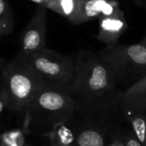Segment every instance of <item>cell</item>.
<instances>
[{
	"mask_svg": "<svg viewBox=\"0 0 146 146\" xmlns=\"http://www.w3.org/2000/svg\"><path fill=\"white\" fill-rule=\"evenodd\" d=\"M26 135L22 128L6 131L1 135L0 146H27Z\"/></svg>",
	"mask_w": 146,
	"mask_h": 146,
	"instance_id": "15",
	"label": "cell"
},
{
	"mask_svg": "<svg viewBox=\"0 0 146 146\" xmlns=\"http://www.w3.org/2000/svg\"><path fill=\"white\" fill-rule=\"evenodd\" d=\"M15 16L9 0H0V38L9 36L14 31Z\"/></svg>",
	"mask_w": 146,
	"mask_h": 146,
	"instance_id": "14",
	"label": "cell"
},
{
	"mask_svg": "<svg viewBox=\"0 0 146 146\" xmlns=\"http://www.w3.org/2000/svg\"><path fill=\"white\" fill-rule=\"evenodd\" d=\"M133 1L137 5L146 9V0H133Z\"/></svg>",
	"mask_w": 146,
	"mask_h": 146,
	"instance_id": "20",
	"label": "cell"
},
{
	"mask_svg": "<svg viewBox=\"0 0 146 146\" xmlns=\"http://www.w3.org/2000/svg\"><path fill=\"white\" fill-rule=\"evenodd\" d=\"M74 79L65 87L76 101L101 98L120 89L98 53L89 50H79L74 59Z\"/></svg>",
	"mask_w": 146,
	"mask_h": 146,
	"instance_id": "3",
	"label": "cell"
},
{
	"mask_svg": "<svg viewBox=\"0 0 146 146\" xmlns=\"http://www.w3.org/2000/svg\"><path fill=\"white\" fill-rule=\"evenodd\" d=\"M76 100L65 86H46L29 103L24 114L22 129L27 134L33 129L44 135L56 125L71 119Z\"/></svg>",
	"mask_w": 146,
	"mask_h": 146,
	"instance_id": "2",
	"label": "cell"
},
{
	"mask_svg": "<svg viewBox=\"0 0 146 146\" xmlns=\"http://www.w3.org/2000/svg\"><path fill=\"white\" fill-rule=\"evenodd\" d=\"M98 53L111 71L118 88L123 92L146 74V45L140 42L105 46Z\"/></svg>",
	"mask_w": 146,
	"mask_h": 146,
	"instance_id": "5",
	"label": "cell"
},
{
	"mask_svg": "<svg viewBox=\"0 0 146 146\" xmlns=\"http://www.w3.org/2000/svg\"><path fill=\"white\" fill-rule=\"evenodd\" d=\"M27 146H30V145H27Z\"/></svg>",
	"mask_w": 146,
	"mask_h": 146,
	"instance_id": "23",
	"label": "cell"
},
{
	"mask_svg": "<svg viewBox=\"0 0 146 146\" xmlns=\"http://www.w3.org/2000/svg\"><path fill=\"white\" fill-rule=\"evenodd\" d=\"M27 58L47 85L67 86L74 79V59L67 55L45 47Z\"/></svg>",
	"mask_w": 146,
	"mask_h": 146,
	"instance_id": "6",
	"label": "cell"
},
{
	"mask_svg": "<svg viewBox=\"0 0 146 146\" xmlns=\"http://www.w3.org/2000/svg\"><path fill=\"white\" fill-rule=\"evenodd\" d=\"M121 135L126 146H142L127 123L125 126L121 124Z\"/></svg>",
	"mask_w": 146,
	"mask_h": 146,
	"instance_id": "17",
	"label": "cell"
},
{
	"mask_svg": "<svg viewBox=\"0 0 146 146\" xmlns=\"http://www.w3.org/2000/svg\"><path fill=\"white\" fill-rule=\"evenodd\" d=\"M81 1L82 0H50L45 8L69 21L78 11Z\"/></svg>",
	"mask_w": 146,
	"mask_h": 146,
	"instance_id": "13",
	"label": "cell"
},
{
	"mask_svg": "<svg viewBox=\"0 0 146 146\" xmlns=\"http://www.w3.org/2000/svg\"><path fill=\"white\" fill-rule=\"evenodd\" d=\"M106 146H126L121 135V124L119 122L112 130Z\"/></svg>",
	"mask_w": 146,
	"mask_h": 146,
	"instance_id": "16",
	"label": "cell"
},
{
	"mask_svg": "<svg viewBox=\"0 0 146 146\" xmlns=\"http://www.w3.org/2000/svg\"><path fill=\"white\" fill-rule=\"evenodd\" d=\"M2 86L10 99V110L22 113L34 96L48 86L33 68L26 56L20 53L11 61L1 57Z\"/></svg>",
	"mask_w": 146,
	"mask_h": 146,
	"instance_id": "4",
	"label": "cell"
},
{
	"mask_svg": "<svg viewBox=\"0 0 146 146\" xmlns=\"http://www.w3.org/2000/svg\"><path fill=\"white\" fill-rule=\"evenodd\" d=\"M8 110H10V99L6 89L2 86L0 91V113L3 115Z\"/></svg>",
	"mask_w": 146,
	"mask_h": 146,
	"instance_id": "18",
	"label": "cell"
},
{
	"mask_svg": "<svg viewBox=\"0 0 146 146\" xmlns=\"http://www.w3.org/2000/svg\"><path fill=\"white\" fill-rule=\"evenodd\" d=\"M121 108L146 115V74L122 93Z\"/></svg>",
	"mask_w": 146,
	"mask_h": 146,
	"instance_id": "9",
	"label": "cell"
},
{
	"mask_svg": "<svg viewBox=\"0 0 146 146\" xmlns=\"http://www.w3.org/2000/svg\"><path fill=\"white\" fill-rule=\"evenodd\" d=\"M139 42H140L141 44H145L146 45V34H145V37H144V38L139 41Z\"/></svg>",
	"mask_w": 146,
	"mask_h": 146,
	"instance_id": "21",
	"label": "cell"
},
{
	"mask_svg": "<svg viewBox=\"0 0 146 146\" xmlns=\"http://www.w3.org/2000/svg\"><path fill=\"white\" fill-rule=\"evenodd\" d=\"M30 1H32V2H33V3H37V4H38L39 6H41V7H46V5H47V3H49V1L48 0H30Z\"/></svg>",
	"mask_w": 146,
	"mask_h": 146,
	"instance_id": "19",
	"label": "cell"
},
{
	"mask_svg": "<svg viewBox=\"0 0 146 146\" xmlns=\"http://www.w3.org/2000/svg\"><path fill=\"white\" fill-rule=\"evenodd\" d=\"M122 93L118 89L101 98L76 101L72 117L76 146H106L112 130L121 119Z\"/></svg>",
	"mask_w": 146,
	"mask_h": 146,
	"instance_id": "1",
	"label": "cell"
},
{
	"mask_svg": "<svg viewBox=\"0 0 146 146\" xmlns=\"http://www.w3.org/2000/svg\"><path fill=\"white\" fill-rule=\"evenodd\" d=\"M47 31L46 8L39 6L35 10L20 38V54L28 56L45 48Z\"/></svg>",
	"mask_w": 146,
	"mask_h": 146,
	"instance_id": "7",
	"label": "cell"
},
{
	"mask_svg": "<svg viewBox=\"0 0 146 146\" xmlns=\"http://www.w3.org/2000/svg\"><path fill=\"white\" fill-rule=\"evenodd\" d=\"M109 0H82L76 14L68 21L80 25L96 18H100L108 5Z\"/></svg>",
	"mask_w": 146,
	"mask_h": 146,
	"instance_id": "11",
	"label": "cell"
},
{
	"mask_svg": "<svg viewBox=\"0 0 146 146\" xmlns=\"http://www.w3.org/2000/svg\"><path fill=\"white\" fill-rule=\"evenodd\" d=\"M123 121L129 126L130 129L142 146H146V115L129 109L121 108Z\"/></svg>",
	"mask_w": 146,
	"mask_h": 146,
	"instance_id": "12",
	"label": "cell"
},
{
	"mask_svg": "<svg viewBox=\"0 0 146 146\" xmlns=\"http://www.w3.org/2000/svg\"><path fill=\"white\" fill-rule=\"evenodd\" d=\"M44 136L50 146H76V132L72 118L56 125Z\"/></svg>",
	"mask_w": 146,
	"mask_h": 146,
	"instance_id": "10",
	"label": "cell"
},
{
	"mask_svg": "<svg viewBox=\"0 0 146 146\" xmlns=\"http://www.w3.org/2000/svg\"><path fill=\"white\" fill-rule=\"evenodd\" d=\"M48 1H49V2H50V0H48Z\"/></svg>",
	"mask_w": 146,
	"mask_h": 146,
	"instance_id": "22",
	"label": "cell"
},
{
	"mask_svg": "<svg viewBox=\"0 0 146 146\" xmlns=\"http://www.w3.org/2000/svg\"><path fill=\"white\" fill-rule=\"evenodd\" d=\"M98 19L99 30L96 38L105 44L106 46L118 44L120 38L128 28L124 12L118 8L111 15L101 16Z\"/></svg>",
	"mask_w": 146,
	"mask_h": 146,
	"instance_id": "8",
	"label": "cell"
}]
</instances>
